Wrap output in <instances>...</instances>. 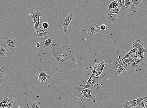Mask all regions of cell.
I'll return each instance as SVG.
<instances>
[{
    "mask_svg": "<svg viewBox=\"0 0 147 108\" xmlns=\"http://www.w3.org/2000/svg\"><path fill=\"white\" fill-rule=\"evenodd\" d=\"M43 16L41 11H33L32 12V18L33 22L40 20V18Z\"/></svg>",
    "mask_w": 147,
    "mask_h": 108,
    "instance_id": "7c38bea8",
    "label": "cell"
},
{
    "mask_svg": "<svg viewBox=\"0 0 147 108\" xmlns=\"http://www.w3.org/2000/svg\"><path fill=\"white\" fill-rule=\"evenodd\" d=\"M121 10L120 7L119 6H118L116 8H113V9L108 11V12L110 13H113V14H118L119 12Z\"/></svg>",
    "mask_w": 147,
    "mask_h": 108,
    "instance_id": "44dd1931",
    "label": "cell"
},
{
    "mask_svg": "<svg viewBox=\"0 0 147 108\" xmlns=\"http://www.w3.org/2000/svg\"><path fill=\"white\" fill-rule=\"evenodd\" d=\"M147 97V96L143 97H140L136 99L131 100L129 101H127L126 100H123V105L124 106V107L122 108H132L140 106L141 102Z\"/></svg>",
    "mask_w": 147,
    "mask_h": 108,
    "instance_id": "277c9868",
    "label": "cell"
},
{
    "mask_svg": "<svg viewBox=\"0 0 147 108\" xmlns=\"http://www.w3.org/2000/svg\"><path fill=\"white\" fill-rule=\"evenodd\" d=\"M2 42L4 45L6 46L10 51H14L16 49L17 42L13 38H9L8 36L6 35L3 37Z\"/></svg>",
    "mask_w": 147,
    "mask_h": 108,
    "instance_id": "3957f363",
    "label": "cell"
},
{
    "mask_svg": "<svg viewBox=\"0 0 147 108\" xmlns=\"http://www.w3.org/2000/svg\"><path fill=\"white\" fill-rule=\"evenodd\" d=\"M147 103V97L146 99L143 100L140 103V107L142 108H143L144 107V106L145 104Z\"/></svg>",
    "mask_w": 147,
    "mask_h": 108,
    "instance_id": "4dcf8cb0",
    "label": "cell"
},
{
    "mask_svg": "<svg viewBox=\"0 0 147 108\" xmlns=\"http://www.w3.org/2000/svg\"><path fill=\"white\" fill-rule=\"evenodd\" d=\"M79 99L77 102V105L79 108H83V106L81 104L82 102L84 97H85L89 100H91L92 102L94 103L96 101V96H92L91 95V90L89 89H85L81 92L80 95L78 96Z\"/></svg>",
    "mask_w": 147,
    "mask_h": 108,
    "instance_id": "7a4b0ae2",
    "label": "cell"
},
{
    "mask_svg": "<svg viewBox=\"0 0 147 108\" xmlns=\"http://www.w3.org/2000/svg\"><path fill=\"white\" fill-rule=\"evenodd\" d=\"M107 19L111 24L117 21L118 18V15L117 14H113L108 12L107 15Z\"/></svg>",
    "mask_w": 147,
    "mask_h": 108,
    "instance_id": "8fae6325",
    "label": "cell"
},
{
    "mask_svg": "<svg viewBox=\"0 0 147 108\" xmlns=\"http://www.w3.org/2000/svg\"><path fill=\"white\" fill-rule=\"evenodd\" d=\"M2 78L0 76V85H3L2 81Z\"/></svg>",
    "mask_w": 147,
    "mask_h": 108,
    "instance_id": "836d02e7",
    "label": "cell"
},
{
    "mask_svg": "<svg viewBox=\"0 0 147 108\" xmlns=\"http://www.w3.org/2000/svg\"><path fill=\"white\" fill-rule=\"evenodd\" d=\"M95 87V85L92 83L89 79H88L87 81L86 85L84 88V90L85 89H90L93 87Z\"/></svg>",
    "mask_w": 147,
    "mask_h": 108,
    "instance_id": "cb8c5ba5",
    "label": "cell"
},
{
    "mask_svg": "<svg viewBox=\"0 0 147 108\" xmlns=\"http://www.w3.org/2000/svg\"><path fill=\"white\" fill-rule=\"evenodd\" d=\"M118 6V3L117 0L113 1L109 5V7H108V11L113 9V8H116Z\"/></svg>",
    "mask_w": 147,
    "mask_h": 108,
    "instance_id": "7402d4cb",
    "label": "cell"
},
{
    "mask_svg": "<svg viewBox=\"0 0 147 108\" xmlns=\"http://www.w3.org/2000/svg\"><path fill=\"white\" fill-rule=\"evenodd\" d=\"M47 78H48V77H44L40 78L38 80L40 83L42 85H43L46 84L47 83V82H48L47 80Z\"/></svg>",
    "mask_w": 147,
    "mask_h": 108,
    "instance_id": "484cf974",
    "label": "cell"
},
{
    "mask_svg": "<svg viewBox=\"0 0 147 108\" xmlns=\"http://www.w3.org/2000/svg\"><path fill=\"white\" fill-rule=\"evenodd\" d=\"M39 75L37 77L38 80L44 77H48V78L50 77L49 75H47L46 73L42 70H40L39 71Z\"/></svg>",
    "mask_w": 147,
    "mask_h": 108,
    "instance_id": "ffe728a7",
    "label": "cell"
},
{
    "mask_svg": "<svg viewBox=\"0 0 147 108\" xmlns=\"http://www.w3.org/2000/svg\"><path fill=\"white\" fill-rule=\"evenodd\" d=\"M6 100L5 106H15L16 102V100L15 98H9L6 96L4 98Z\"/></svg>",
    "mask_w": 147,
    "mask_h": 108,
    "instance_id": "2e32d148",
    "label": "cell"
},
{
    "mask_svg": "<svg viewBox=\"0 0 147 108\" xmlns=\"http://www.w3.org/2000/svg\"><path fill=\"white\" fill-rule=\"evenodd\" d=\"M145 108V107H143V108Z\"/></svg>",
    "mask_w": 147,
    "mask_h": 108,
    "instance_id": "b9f144b4",
    "label": "cell"
},
{
    "mask_svg": "<svg viewBox=\"0 0 147 108\" xmlns=\"http://www.w3.org/2000/svg\"><path fill=\"white\" fill-rule=\"evenodd\" d=\"M144 107L147 108V103L145 104Z\"/></svg>",
    "mask_w": 147,
    "mask_h": 108,
    "instance_id": "8d00e7d4",
    "label": "cell"
},
{
    "mask_svg": "<svg viewBox=\"0 0 147 108\" xmlns=\"http://www.w3.org/2000/svg\"><path fill=\"white\" fill-rule=\"evenodd\" d=\"M74 18V13L72 12L66 17L64 20L62 24L63 32L66 33L68 31V28L71 22Z\"/></svg>",
    "mask_w": 147,
    "mask_h": 108,
    "instance_id": "5b68a950",
    "label": "cell"
},
{
    "mask_svg": "<svg viewBox=\"0 0 147 108\" xmlns=\"http://www.w3.org/2000/svg\"><path fill=\"white\" fill-rule=\"evenodd\" d=\"M131 63H128L125 64L121 66L123 68L124 70H125L127 72L129 71L130 69H131Z\"/></svg>",
    "mask_w": 147,
    "mask_h": 108,
    "instance_id": "d4e9b609",
    "label": "cell"
},
{
    "mask_svg": "<svg viewBox=\"0 0 147 108\" xmlns=\"http://www.w3.org/2000/svg\"><path fill=\"white\" fill-rule=\"evenodd\" d=\"M143 52L138 51L136 52L135 55L132 58V61L131 63L134 62L136 60L141 59H144Z\"/></svg>",
    "mask_w": 147,
    "mask_h": 108,
    "instance_id": "4fadbf2b",
    "label": "cell"
},
{
    "mask_svg": "<svg viewBox=\"0 0 147 108\" xmlns=\"http://www.w3.org/2000/svg\"><path fill=\"white\" fill-rule=\"evenodd\" d=\"M37 101H34L33 102H29L27 104V107L28 108H35V106L38 104Z\"/></svg>",
    "mask_w": 147,
    "mask_h": 108,
    "instance_id": "603a6c76",
    "label": "cell"
},
{
    "mask_svg": "<svg viewBox=\"0 0 147 108\" xmlns=\"http://www.w3.org/2000/svg\"><path fill=\"white\" fill-rule=\"evenodd\" d=\"M42 27H43V29H46L49 27V24L47 22H44L42 24Z\"/></svg>",
    "mask_w": 147,
    "mask_h": 108,
    "instance_id": "f546056e",
    "label": "cell"
},
{
    "mask_svg": "<svg viewBox=\"0 0 147 108\" xmlns=\"http://www.w3.org/2000/svg\"><path fill=\"white\" fill-rule=\"evenodd\" d=\"M86 40V39L85 38H83L82 39V40L84 42Z\"/></svg>",
    "mask_w": 147,
    "mask_h": 108,
    "instance_id": "74e56055",
    "label": "cell"
},
{
    "mask_svg": "<svg viewBox=\"0 0 147 108\" xmlns=\"http://www.w3.org/2000/svg\"><path fill=\"white\" fill-rule=\"evenodd\" d=\"M108 108H112L111 107H108Z\"/></svg>",
    "mask_w": 147,
    "mask_h": 108,
    "instance_id": "ab89813d",
    "label": "cell"
},
{
    "mask_svg": "<svg viewBox=\"0 0 147 108\" xmlns=\"http://www.w3.org/2000/svg\"><path fill=\"white\" fill-rule=\"evenodd\" d=\"M118 3V6L120 7L121 9L123 10L128 12H130V9H127L126 8L124 5V0H117Z\"/></svg>",
    "mask_w": 147,
    "mask_h": 108,
    "instance_id": "ac0fdd59",
    "label": "cell"
},
{
    "mask_svg": "<svg viewBox=\"0 0 147 108\" xmlns=\"http://www.w3.org/2000/svg\"><path fill=\"white\" fill-rule=\"evenodd\" d=\"M8 48L5 45L0 42V57H5L7 56Z\"/></svg>",
    "mask_w": 147,
    "mask_h": 108,
    "instance_id": "5bb4252c",
    "label": "cell"
},
{
    "mask_svg": "<svg viewBox=\"0 0 147 108\" xmlns=\"http://www.w3.org/2000/svg\"><path fill=\"white\" fill-rule=\"evenodd\" d=\"M132 4L130 9V12H136L141 7V0H131Z\"/></svg>",
    "mask_w": 147,
    "mask_h": 108,
    "instance_id": "9c48e42d",
    "label": "cell"
},
{
    "mask_svg": "<svg viewBox=\"0 0 147 108\" xmlns=\"http://www.w3.org/2000/svg\"><path fill=\"white\" fill-rule=\"evenodd\" d=\"M145 59H141L136 61L134 62L131 63V69L138 73L141 70V69L144 65Z\"/></svg>",
    "mask_w": 147,
    "mask_h": 108,
    "instance_id": "8992f818",
    "label": "cell"
},
{
    "mask_svg": "<svg viewBox=\"0 0 147 108\" xmlns=\"http://www.w3.org/2000/svg\"><path fill=\"white\" fill-rule=\"evenodd\" d=\"M100 30V27L98 26V25L94 24H92L89 27L87 30L88 35L90 36H93L98 33Z\"/></svg>",
    "mask_w": 147,
    "mask_h": 108,
    "instance_id": "52a82bcc",
    "label": "cell"
},
{
    "mask_svg": "<svg viewBox=\"0 0 147 108\" xmlns=\"http://www.w3.org/2000/svg\"><path fill=\"white\" fill-rule=\"evenodd\" d=\"M138 51V49L135 48H134L132 50H130L126 54V55H125V56L121 60H122L127 59H130L132 58L133 56L136 53V52L137 51Z\"/></svg>",
    "mask_w": 147,
    "mask_h": 108,
    "instance_id": "9a60e30c",
    "label": "cell"
},
{
    "mask_svg": "<svg viewBox=\"0 0 147 108\" xmlns=\"http://www.w3.org/2000/svg\"><path fill=\"white\" fill-rule=\"evenodd\" d=\"M53 54L50 60H47V63L51 65L55 71L60 73H64L72 70L77 65V60L70 56L71 50L67 46L58 48L54 44L50 46Z\"/></svg>",
    "mask_w": 147,
    "mask_h": 108,
    "instance_id": "6da1fadb",
    "label": "cell"
},
{
    "mask_svg": "<svg viewBox=\"0 0 147 108\" xmlns=\"http://www.w3.org/2000/svg\"><path fill=\"white\" fill-rule=\"evenodd\" d=\"M6 74L4 73V71H3V68L2 67H1L0 68V76L1 77L3 78L6 76Z\"/></svg>",
    "mask_w": 147,
    "mask_h": 108,
    "instance_id": "f1b7e54d",
    "label": "cell"
},
{
    "mask_svg": "<svg viewBox=\"0 0 147 108\" xmlns=\"http://www.w3.org/2000/svg\"><path fill=\"white\" fill-rule=\"evenodd\" d=\"M127 72L126 71L124 70L121 66H120L118 67L116 69L115 74L113 75L112 77L118 76L120 74L125 75Z\"/></svg>",
    "mask_w": 147,
    "mask_h": 108,
    "instance_id": "e0dca14e",
    "label": "cell"
},
{
    "mask_svg": "<svg viewBox=\"0 0 147 108\" xmlns=\"http://www.w3.org/2000/svg\"><path fill=\"white\" fill-rule=\"evenodd\" d=\"M132 48L138 49V51L147 53V50L144 47L143 43L140 40H136L132 43Z\"/></svg>",
    "mask_w": 147,
    "mask_h": 108,
    "instance_id": "ba28073f",
    "label": "cell"
},
{
    "mask_svg": "<svg viewBox=\"0 0 147 108\" xmlns=\"http://www.w3.org/2000/svg\"><path fill=\"white\" fill-rule=\"evenodd\" d=\"M53 41V38L50 37V38L46 40L45 41L43 42L44 48H47L50 47L51 45V42Z\"/></svg>",
    "mask_w": 147,
    "mask_h": 108,
    "instance_id": "d6986e66",
    "label": "cell"
},
{
    "mask_svg": "<svg viewBox=\"0 0 147 108\" xmlns=\"http://www.w3.org/2000/svg\"><path fill=\"white\" fill-rule=\"evenodd\" d=\"M35 108H41L38 105H36L35 106Z\"/></svg>",
    "mask_w": 147,
    "mask_h": 108,
    "instance_id": "d590c367",
    "label": "cell"
},
{
    "mask_svg": "<svg viewBox=\"0 0 147 108\" xmlns=\"http://www.w3.org/2000/svg\"><path fill=\"white\" fill-rule=\"evenodd\" d=\"M40 20L33 22L34 24L33 29H35V31H36V30H37L38 29L40 25Z\"/></svg>",
    "mask_w": 147,
    "mask_h": 108,
    "instance_id": "83f0119b",
    "label": "cell"
},
{
    "mask_svg": "<svg viewBox=\"0 0 147 108\" xmlns=\"http://www.w3.org/2000/svg\"><path fill=\"white\" fill-rule=\"evenodd\" d=\"M40 43L39 42H37L36 44V47H37V48H40Z\"/></svg>",
    "mask_w": 147,
    "mask_h": 108,
    "instance_id": "e575fe53",
    "label": "cell"
},
{
    "mask_svg": "<svg viewBox=\"0 0 147 108\" xmlns=\"http://www.w3.org/2000/svg\"><path fill=\"white\" fill-rule=\"evenodd\" d=\"M100 30L104 31L105 30H107L108 29V27L107 25L105 24L102 25L100 27Z\"/></svg>",
    "mask_w": 147,
    "mask_h": 108,
    "instance_id": "1f68e13d",
    "label": "cell"
},
{
    "mask_svg": "<svg viewBox=\"0 0 147 108\" xmlns=\"http://www.w3.org/2000/svg\"><path fill=\"white\" fill-rule=\"evenodd\" d=\"M132 2L131 0H124V5L126 8L129 9V8L132 5Z\"/></svg>",
    "mask_w": 147,
    "mask_h": 108,
    "instance_id": "4316f807",
    "label": "cell"
},
{
    "mask_svg": "<svg viewBox=\"0 0 147 108\" xmlns=\"http://www.w3.org/2000/svg\"><path fill=\"white\" fill-rule=\"evenodd\" d=\"M2 1V0H0V2H1Z\"/></svg>",
    "mask_w": 147,
    "mask_h": 108,
    "instance_id": "60d3db41",
    "label": "cell"
},
{
    "mask_svg": "<svg viewBox=\"0 0 147 108\" xmlns=\"http://www.w3.org/2000/svg\"><path fill=\"white\" fill-rule=\"evenodd\" d=\"M5 105H6V100L4 98L3 101L0 103V106L2 107H4L5 106Z\"/></svg>",
    "mask_w": 147,
    "mask_h": 108,
    "instance_id": "d6a6232c",
    "label": "cell"
},
{
    "mask_svg": "<svg viewBox=\"0 0 147 108\" xmlns=\"http://www.w3.org/2000/svg\"><path fill=\"white\" fill-rule=\"evenodd\" d=\"M3 108V107H2L1 106H0V108Z\"/></svg>",
    "mask_w": 147,
    "mask_h": 108,
    "instance_id": "f35d334b",
    "label": "cell"
},
{
    "mask_svg": "<svg viewBox=\"0 0 147 108\" xmlns=\"http://www.w3.org/2000/svg\"><path fill=\"white\" fill-rule=\"evenodd\" d=\"M48 34V31L46 29L40 27L36 31L33 32V35L34 37L41 38L47 36Z\"/></svg>",
    "mask_w": 147,
    "mask_h": 108,
    "instance_id": "30bf717a",
    "label": "cell"
}]
</instances>
